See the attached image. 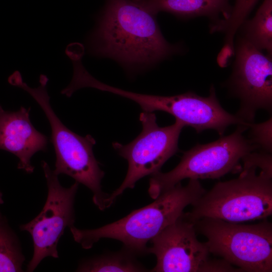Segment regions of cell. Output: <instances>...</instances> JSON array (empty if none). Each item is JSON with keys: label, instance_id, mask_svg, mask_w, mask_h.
Listing matches in <instances>:
<instances>
[{"label": "cell", "instance_id": "6da1fadb", "mask_svg": "<svg viewBox=\"0 0 272 272\" xmlns=\"http://www.w3.org/2000/svg\"><path fill=\"white\" fill-rule=\"evenodd\" d=\"M87 43L90 53L130 69L151 66L179 51L163 36L156 15L137 0H107Z\"/></svg>", "mask_w": 272, "mask_h": 272}, {"label": "cell", "instance_id": "7a4b0ae2", "mask_svg": "<svg viewBox=\"0 0 272 272\" xmlns=\"http://www.w3.org/2000/svg\"><path fill=\"white\" fill-rule=\"evenodd\" d=\"M206 190L198 179H190L162 192L154 201L134 210L118 221L95 229L70 227L75 241L90 249L102 238L121 241L123 248L136 256L147 253V243L174 222L188 206L194 203Z\"/></svg>", "mask_w": 272, "mask_h": 272}, {"label": "cell", "instance_id": "3957f363", "mask_svg": "<svg viewBox=\"0 0 272 272\" xmlns=\"http://www.w3.org/2000/svg\"><path fill=\"white\" fill-rule=\"evenodd\" d=\"M9 82L29 93L44 111L49 122L52 143L56 162L54 171L58 175L64 174L73 178L79 183L87 187L93 193V201L100 210L106 209V200L109 195L102 190L101 182L104 172L93 152L96 144L90 135H79L66 127L55 114L50 104L47 91L48 79L45 75L39 77V85L30 87L23 82L19 71L9 78Z\"/></svg>", "mask_w": 272, "mask_h": 272}, {"label": "cell", "instance_id": "277c9868", "mask_svg": "<svg viewBox=\"0 0 272 272\" xmlns=\"http://www.w3.org/2000/svg\"><path fill=\"white\" fill-rule=\"evenodd\" d=\"M206 191L185 217L192 223L212 218L232 223L266 219L272 214V177L253 169Z\"/></svg>", "mask_w": 272, "mask_h": 272}, {"label": "cell", "instance_id": "5b68a950", "mask_svg": "<svg viewBox=\"0 0 272 272\" xmlns=\"http://www.w3.org/2000/svg\"><path fill=\"white\" fill-rule=\"evenodd\" d=\"M230 135L205 144H197L185 152L172 170L151 175L148 192L155 199L162 192L186 178L217 179L235 170L241 171L240 162L257 150L243 132L248 127L238 125Z\"/></svg>", "mask_w": 272, "mask_h": 272}, {"label": "cell", "instance_id": "8992f818", "mask_svg": "<svg viewBox=\"0 0 272 272\" xmlns=\"http://www.w3.org/2000/svg\"><path fill=\"white\" fill-rule=\"evenodd\" d=\"M193 223L196 232L207 238L210 253L242 271H272V224L266 219L252 225L212 218Z\"/></svg>", "mask_w": 272, "mask_h": 272}, {"label": "cell", "instance_id": "52a82bcc", "mask_svg": "<svg viewBox=\"0 0 272 272\" xmlns=\"http://www.w3.org/2000/svg\"><path fill=\"white\" fill-rule=\"evenodd\" d=\"M143 129L140 134L127 145L112 143L113 148L128 162L125 177L120 186L106 200L107 208L127 188L147 175L160 171L164 163L178 151L180 134L184 125L179 121L165 127L159 126L153 112L141 113Z\"/></svg>", "mask_w": 272, "mask_h": 272}, {"label": "cell", "instance_id": "ba28073f", "mask_svg": "<svg viewBox=\"0 0 272 272\" xmlns=\"http://www.w3.org/2000/svg\"><path fill=\"white\" fill-rule=\"evenodd\" d=\"M41 165L48 189L45 203L37 216L20 227L33 240V254L27 265L28 271H33L46 257H58V241L65 229L73 226L75 221L74 205L79 183L76 181L70 187H64L47 162L42 161Z\"/></svg>", "mask_w": 272, "mask_h": 272}, {"label": "cell", "instance_id": "9c48e42d", "mask_svg": "<svg viewBox=\"0 0 272 272\" xmlns=\"http://www.w3.org/2000/svg\"><path fill=\"white\" fill-rule=\"evenodd\" d=\"M236 58L227 85L230 93L240 101L235 114L247 123H253L256 112L272 110V59L244 37L235 47Z\"/></svg>", "mask_w": 272, "mask_h": 272}, {"label": "cell", "instance_id": "30bf717a", "mask_svg": "<svg viewBox=\"0 0 272 272\" xmlns=\"http://www.w3.org/2000/svg\"><path fill=\"white\" fill-rule=\"evenodd\" d=\"M138 103L144 112H167L185 126L193 127L197 133L213 129L222 136L227 128L233 124L247 125L226 111L221 105L214 86L207 97L192 92L174 96L141 94Z\"/></svg>", "mask_w": 272, "mask_h": 272}, {"label": "cell", "instance_id": "8fae6325", "mask_svg": "<svg viewBox=\"0 0 272 272\" xmlns=\"http://www.w3.org/2000/svg\"><path fill=\"white\" fill-rule=\"evenodd\" d=\"M150 242L147 253L157 258L151 271L210 272L208 246L197 239L194 224L184 213Z\"/></svg>", "mask_w": 272, "mask_h": 272}, {"label": "cell", "instance_id": "7c38bea8", "mask_svg": "<svg viewBox=\"0 0 272 272\" xmlns=\"http://www.w3.org/2000/svg\"><path fill=\"white\" fill-rule=\"evenodd\" d=\"M31 108L21 107L17 111H5L0 105V149L16 156L18 168L28 173L34 171L31 159L37 152L46 151L48 138L32 125Z\"/></svg>", "mask_w": 272, "mask_h": 272}, {"label": "cell", "instance_id": "4fadbf2b", "mask_svg": "<svg viewBox=\"0 0 272 272\" xmlns=\"http://www.w3.org/2000/svg\"><path fill=\"white\" fill-rule=\"evenodd\" d=\"M156 15L160 12L170 13L181 18L206 16L215 24L227 19L232 7L230 0H137Z\"/></svg>", "mask_w": 272, "mask_h": 272}, {"label": "cell", "instance_id": "5bb4252c", "mask_svg": "<svg viewBox=\"0 0 272 272\" xmlns=\"http://www.w3.org/2000/svg\"><path fill=\"white\" fill-rule=\"evenodd\" d=\"M137 256L123 248L120 251L104 254L80 263L77 269L83 272H141L146 268L136 258Z\"/></svg>", "mask_w": 272, "mask_h": 272}, {"label": "cell", "instance_id": "9a60e30c", "mask_svg": "<svg viewBox=\"0 0 272 272\" xmlns=\"http://www.w3.org/2000/svg\"><path fill=\"white\" fill-rule=\"evenodd\" d=\"M243 24V37L257 49L265 50L267 55L271 56L272 0H264L254 17Z\"/></svg>", "mask_w": 272, "mask_h": 272}, {"label": "cell", "instance_id": "2e32d148", "mask_svg": "<svg viewBox=\"0 0 272 272\" xmlns=\"http://www.w3.org/2000/svg\"><path fill=\"white\" fill-rule=\"evenodd\" d=\"M258 0H236L229 18L213 25L211 31L225 33L224 43L218 56V60L227 63L234 54V38L246 18Z\"/></svg>", "mask_w": 272, "mask_h": 272}, {"label": "cell", "instance_id": "e0dca14e", "mask_svg": "<svg viewBox=\"0 0 272 272\" xmlns=\"http://www.w3.org/2000/svg\"><path fill=\"white\" fill-rule=\"evenodd\" d=\"M25 260L19 239L3 216L0 217V272L22 271Z\"/></svg>", "mask_w": 272, "mask_h": 272}, {"label": "cell", "instance_id": "ac0fdd59", "mask_svg": "<svg viewBox=\"0 0 272 272\" xmlns=\"http://www.w3.org/2000/svg\"><path fill=\"white\" fill-rule=\"evenodd\" d=\"M271 116L266 121L260 123H249V140L259 151L271 153Z\"/></svg>", "mask_w": 272, "mask_h": 272}, {"label": "cell", "instance_id": "d6986e66", "mask_svg": "<svg viewBox=\"0 0 272 272\" xmlns=\"http://www.w3.org/2000/svg\"><path fill=\"white\" fill-rule=\"evenodd\" d=\"M272 156L271 153L261 151L255 152L253 151L245 157L242 161L243 166L241 170L253 169L259 172L263 173L272 177Z\"/></svg>", "mask_w": 272, "mask_h": 272}, {"label": "cell", "instance_id": "ffe728a7", "mask_svg": "<svg viewBox=\"0 0 272 272\" xmlns=\"http://www.w3.org/2000/svg\"><path fill=\"white\" fill-rule=\"evenodd\" d=\"M3 203H4V200L3 199V194L0 191V205L3 204ZM2 216L3 215H2V214H1V213L0 212V217Z\"/></svg>", "mask_w": 272, "mask_h": 272}, {"label": "cell", "instance_id": "44dd1931", "mask_svg": "<svg viewBox=\"0 0 272 272\" xmlns=\"http://www.w3.org/2000/svg\"><path fill=\"white\" fill-rule=\"evenodd\" d=\"M80 66H83V65H81L78 66L77 67H76V69L75 70V71L78 67H79ZM75 71H74V72H75ZM73 74H74V73H73ZM71 86H72V89H73L74 90H75L73 88L72 86V80H71ZM75 91H77V90H75Z\"/></svg>", "mask_w": 272, "mask_h": 272}]
</instances>
